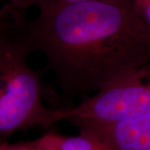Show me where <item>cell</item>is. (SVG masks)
Here are the masks:
<instances>
[{
	"label": "cell",
	"mask_w": 150,
	"mask_h": 150,
	"mask_svg": "<svg viewBox=\"0 0 150 150\" xmlns=\"http://www.w3.org/2000/svg\"><path fill=\"white\" fill-rule=\"evenodd\" d=\"M88 1H95V0H39L37 7L39 9V13H45L59 8L61 7L82 3V2H88Z\"/></svg>",
	"instance_id": "obj_6"
},
{
	"label": "cell",
	"mask_w": 150,
	"mask_h": 150,
	"mask_svg": "<svg viewBox=\"0 0 150 150\" xmlns=\"http://www.w3.org/2000/svg\"><path fill=\"white\" fill-rule=\"evenodd\" d=\"M34 150H56L50 144L43 139V137L39 138L38 139H36V145Z\"/></svg>",
	"instance_id": "obj_10"
},
{
	"label": "cell",
	"mask_w": 150,
	"mask_h": 150,
	"mask_svg": "<svg viewBox=\"0 0 150 150\" xmlns=\"http://www.w3.org/2000/svg\"><path fill=\"white\" fill-rule=\"evenodd\" d=\"M139 12L144 23L150 28V0H140Z\"/></svg>",
	"instance_id": "obj_9"
},
{
	"label": "cell",
	"mask_w": 150,
	"mask_h": 150,
	"mask_svg": "<svg viewBox=\"0 0 150 150\" xmlns=\"http://www.w3.org/2000/svg\"><path fill=\"white\" fill-rule=\"evenodd\" d=\"M0 2H7V4L14 7L18 10L25 12L30 7L37 6L39 0H0Z\"/></svg>",
	"instance_id": "obj_7"
},
{
	"label": "cell",
	"mask_w": 150,
	"mask_h": 150,
	"mask_svg": "<svg viewBox=\"0 0 150 150\" xmlns=\"http://www.w3.org/2000/svg\"><path fill=\"white\" fill-rule=\"evenodd\" d=\"M42 137L56 150H111L95 134L84 129H79L74 136L48 133Z\"/></svg>",
	"instance_id": "obj_5"
},
{
	"label": "cell",
	"mask_w": 150,
	"mask_h": 150,
	"mask_svg": "<svg viewBox=\"0 0 150 150\" xmlns=\"http://www.w3.org/2000/svg\"><path fill=\"white\" fill-rule=\"evenodd\" d=\"M77 128L95 134L111 150H150V115Z\"/></svg>",
	"instance_id": "obj_4"
},
{
	"label": "cell",
	"mask_w": 150,
	"mask_h": 150,
	"mask_svg": "<svg viewBox=\"0 0 150 150\" xmlns=\"http://www.w3.org/2000/svg\"><path fill=\"white\" fill-rule=\"evenodd\" d=\"M3 29H4V25H3V22L1 19V17H0V33L3 32Z\"/></svg>",
	"instance_id": "obj_12"
},
{
	"label": "cell",
	"mask_w": 150,
	"mask_h": 150,
	"mask_svg": "<svg viewBox=\"0 0 150 150\" xmlns=\"http://www.w3.org/2000/svg\"><path fill=\"white\" fill-rule=\"evenodd\" d=\"M8 142H6V140H4L3 138H1L0 137V149L4 147V145L5 144H7Z\"/></svg>",
	"instance_id": "obj_11"
},
{
	"label": "cell",
	"mask_w": 150,
	"mask_h": 150,
	"mask_svg": "<svg viewBox=\"0 0 150 150\" xmlns=\"http://www.w3.org/2000/svg\"><path fill=\"white\" fill-rule=\"evenodd\" d=\"M27 48L0 33V134L40 126L50 109L43 101L40 76L28 63Z\"/></svg>",
	"instance_id": "obj_2"
},
{
	"label": "cell",
	"mask_w": 150,
	"mask_h": 150,
	"mask_svg": "<svg viewBox=\"0 0 150 150\" xmlns=\"http://www.w3.org/2000/svg\"><path fill=\"white\" fill-rule=\"evenodd\" d=\"M7 33L46 59L67 97L95 94L150 62V29L132 0H95L39 13L7 5Z\"/></svg>",
	"instance_id": "obj_1"
},
{
	"label": "cell",
	"mask_w": 150,
	"mask_h": 150,
	"mask_svg": "<svg viewBox=\"0 0 150 150\" xmlns=\"http://www.w3.org/2000/svg\"><path fill=\"white\" fill-rule=\"evenodd\" d=\"M150 115V62L74 107L51 109L45 128L68 121L76 127L117 123Z\"/></svg>",
	"instance_id": "obj_3"
},
{
	"label": "cell",
	"mask_w": 150,
	"mask_h": 150,
	"mask_svg": "<svg viewBox=\"0 0 150 150\" xmlns=\"http://www.w3.org/2000/svg\"><path fill=\"white\" fill-rule=\"evenodd\" d=\"M36 145V140L21 142L17 144H8L7 143L0 150H34Z\"/></svg>",
	"instance_id": "obj_8"
}]
</instances>
